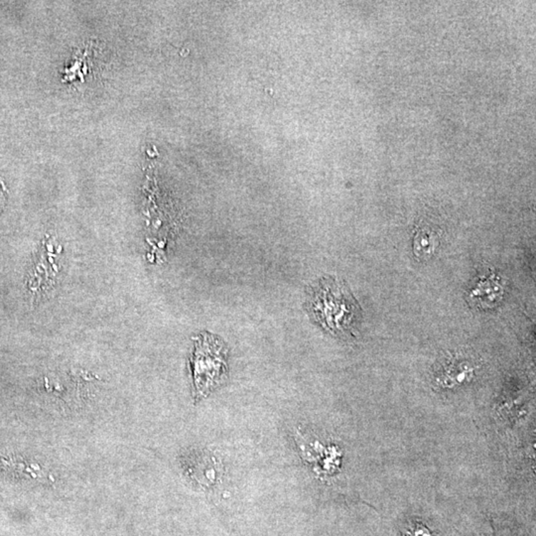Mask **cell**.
Here are the masks:
<instances>
[{"instance_id":"6da1fadb","label":"cell","mask_w":536,"mask_h":536,"mask_svg":"<svg viewBox=\"0 0 536 536\" xmlns=\"http://www.w3.org/2000/svg\"><path fill=\"white\" fill-rule=\"evenodd\" d=\"M228 357V347L218 337L203 333L196 339L191 357L196 402L210 396L227 381Z\"/></svg>"},{"instance_id":"7a4b0ae2","label":"cell","mask_w":536,"mask_h":536,"mask_svg":"<svg viewBox=\"0 0 536 536\" xmlns=\"http://www.w3.org/2000/svg\"><path fill=\"white\" fill-rule=\"evenodd\" d=\"M309 309L323 327L335 334L347 332L356 319V307L349 293L336 282H320L313 289Z\"/></svg>"},{"instance_id":"3957f363","label":"cell","mask_w":536,"mask_h":536,"mask_svg":"<svg viewBox=\"0 0 536 536\" xmlns=\"http://www.w3.org/2000/svg\"><path fill=\"white\" fill-rule=\"evenodd\" d=\"M503 287L496 274L486 275L476 283L469 293L468 300L471 304L481 308L495 306L503 298Z\"/></svg>"},{"instance_id":"277c9868","label":"cell","mask_w":536,"mask_h":536,"mask_svg":"<svg viewBox=\"0 0 536 536\" xmlns=\"http://www.w3.org/2000/svg\"><path fill=\"white\" fill-rule=\"evenodd\" d=\"M414 255L419 258H428L435 252L438 240L430 228H419L413 240Z\"/></svg>"},{"instance_id":"5b68a950","label":"cell","mask_w":536,"mask_h":536,"mask_svg":"<svg viewBox=\"0 0 536 536\" xmlns=\"http://www.w3.org/2000/svg\"><path fill=\"white\" fill-rule=\"evenodd\" d=\"M404 536H432L430 530H427L421 523H415L407 527L403 532Z\"/></svg>"}]
</instances>
